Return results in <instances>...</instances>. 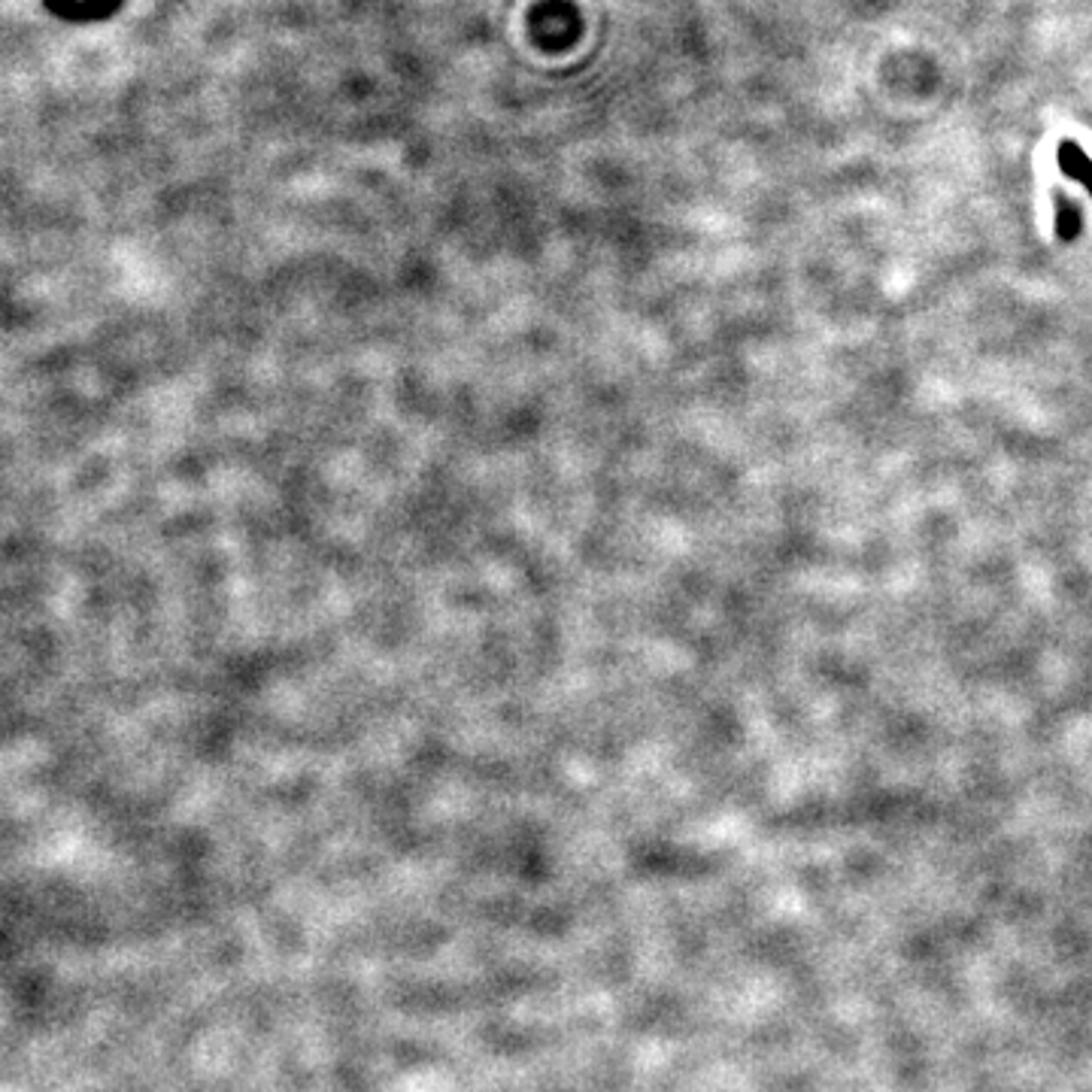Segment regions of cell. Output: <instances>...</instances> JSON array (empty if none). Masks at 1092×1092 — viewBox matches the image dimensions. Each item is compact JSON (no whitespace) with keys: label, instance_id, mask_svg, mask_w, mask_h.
<instances>
[{"label":"cell","instance_id":"1","mask_svg":"<svg viewBox=\"0 0 1092 1092\" xmlns=\"http://www.w3.org/2000/svg\"><path fill=\"white\" fill-rule=\"evenodd\" d=\"M1056 158H1059L1062 173H1065L1068 179L1080 182V186H1086L1089 195H1092V158H1089L1075 140H1062Z\"/></svg>","mask_w":1092,"mask_h":1092},{"label":"cell","instance_id":"2","mask_svg":"<svg viewBox=\"0 0 1092 1092\" xmlns=\"http://www.w3.org/2000/svg\"><path fill=\"white\" fill-rule=\"evenodd\" d=\"M1080 231V213L1072 200L1056 192V234L1062 240H1075Z\"/></svg>","mask_w":1092,"mask_h":1092}]
</instances>
